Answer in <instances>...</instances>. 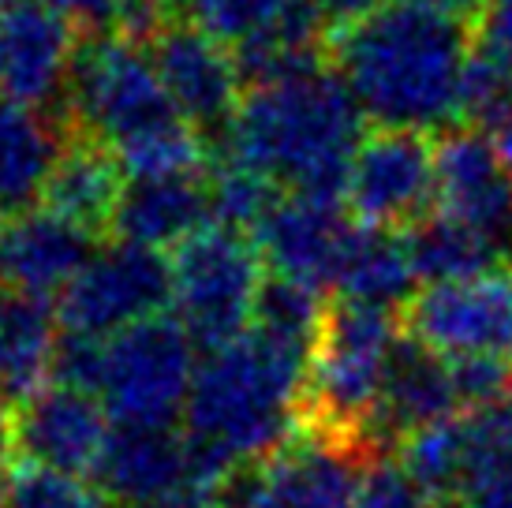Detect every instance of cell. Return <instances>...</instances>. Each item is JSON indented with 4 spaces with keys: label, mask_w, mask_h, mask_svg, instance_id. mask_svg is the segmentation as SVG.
Returning <instances> with one entry per match:
<instances>
[{
    "label": "cell",
    "mask_w": 512,
    "mask_h": 508,
    "mask_svg": "<svg viewBox=\"0 0 512 508\" xmlns=\"http://www.w3.org/2000/svg\"><path fill=\"white\" fill-rule=\"evenodd\" d=\"M195 340L176 318H146L105 340L98 400L113 423L176 426L199 374Z\"/></svg>",
    "instance_id": "obj_7"
},
{
    "label": "cell",
    "mask_w": 512,
    "mask_h": 508,
    "mask_svg": "<svg viewBox=\"0 0 512 508\" xmlns=\"http://www.w3.org/2000/svg\"><path fill=\"white\" fill-rule=\"evenodd\" d=\"M445 508H456V505H445Z\"/></svg>",
    "instance_id": "obj_41"
},
{
    "label": "cell",
    "mask_w": 512,
    "mask_h": 508,
    "mask_svg": "<svg viewBox=\"0 0 512 508\" xmlns=\"http://www.w3.org/2000/svg\"><path fill=\"white\" fill-rule=\"evenodd\" d=\"M60 311L45 296L0 284V408L19 411L53 378Z\"/></svg>",
    "instance_id": "obj_21"
},
{
    "label": "cell",
    "mask_w": 512,
    "mask_h": 508,
    "mask_svg": "<svg viewBox=\"0 0 512 508\" xmlns=\"http://www.w3.org/2000/svg\"><path fill=\"white\" fill-rule=\"evenodd\" d=\"M75 30L86 34H116V27L124 23L131 0H49Z\"/></svg>",
    "instance_id": "obj_33"
},
{
    "label": "cell",
    "mask_w": 512,
    "mask_h": 508,
    "mask_svg": "<svg viewBox=\"0 0 512 508\" xmlns=\"http://www.w3.org/2000/svg\"><path fill=\"white\" fill-rule=\"evenodd\" d=\"M471 45L468 23L393 0L359 23L329 30L326 60L378 127L438 131L460 120Z\"/></svg>",
    "instance_id": "obj_2"
},
{
    "label": "cell",
    "mask_w": 512,
    "mask_h": 508,
    "mask_svg": "<svg viewBox=\"0 0 512 508\" xmlns=\"http://www.w3.org/2000/svg\"><path fill=\"white\" fill-rule=\"evenodd\" d=\"M400 337L404 333L397 325V314L385 307H370L344 296L326 303L322 329L311 352V370H307L299 430L352 445L370 456L363 445V426L382 396L385 370Z\"/></svg>",
    "instance_id": "obj_5"
},
{
    "label": "cell",
    "mask_w": 512,
    "mask_h": 508,
    "mask_svg": "<svg viewBox=\"0 0 512 508\" xmlns=\"http://www.w3.org/2000/svg\"><path fill=\"white\" fill-rule=\"evenodd\" d=\"M68 135V120L0 94V213H27L42 202Z\"/></svg>",
    "instance_id": "obj_23"
},
{
    "label": "cell",
    "mask_w": 512,
    "mask_h": 508,
    "mask_svg": "<svg viewBox=\"0 0 512 508\" xmlns=\"http://www.w3.org/2000/svg\"><path fill=\"white\" fill-rule=\"evenodd\" d=\"M348 508H434L430 494L404 471L400 460L367 456L352 486Z\"/></svg>",
    "instance_id": "obj_31"
},
{
    "label": "cell",
    "mask_w": 512,
    "mask_h": 508,
    "mask_svg": "<svg viewBox=\"0 0 512 508\" xmlns=\"http://www.w3.org/2000/svg\"><path fill=\"white\" fill-rule=\"evenodd\" d=\"M415 281L419 277H415L412 254H408V240H400L389 228L356 225L333 292L344 299L370 303V307L397 311V307H408L415 299Z\"/></svg>",
    "instance_id": "obj_24"
},
{
    "label": "cell",
    "mask_w": 512,
    "mask_h": 508,
    "mask_svg": "<svg viewBox=\"0 0 512 508\" xmlns=\"http://www.w3.org/2000/svg\"><path fill=\"white\" fill-rule=\"evenodd\" d=\"M187 19L228 49L258 38L262 30L277 27L307 0H184Z\"/></svg>",
    "instance_id": "obj_29"
},
{
    "label": "cell",
    "mask_w": 512,
    "mask_h": 508,
    "mask_svg": "<svg viewBox=\"0 0 512 508\" xmlns=\"http://www.w3.org/2000/svg\"><path fill=\"white\" fill-rule=\"evenodd\" d=\"M479 131H486V135L494 139V146H498L501 157L509 161V169H512V86H509V94H505V101H501V109L490 116V124L479 127Z\"/></svg>",
    "instance_id": "obj_38"
},
{
    "label": "cell",
    "mask_w": 512,
    "mask_h": 508,
    "mask_svg": "<svg viewBox=\"0 0 512 508\" xmlns=\"http://www.w3.org/2000/svg\"><path fill=\"white\" fill-rule=\"evenodd\" d=\"M400 464L434 505H456L468 479V419H438L400 441Z\"/></svg>",
    "instance_id": "obj_27"
},
{
    "label": "cell",
    "mask_w": 512,
    "mask_h": 508,
    "mask_svg": "<svg viewBox=\"0 0 512 508\" xmlns=\"http://www.w3.org/2000/svg\"><path fill=\"white\" fill-rule=\"evenodd\" d=\"M341 206L344 202H322L307 195L277 198L270 217L251 236L273 277L303 284L311 292L337 288L344 251L356 232Z\"/></svg>",
    "instance_id": "obj_14"
},
{
    "label": "cell",
    "mask_w": 512,
    "mask_h": 508,
    "mask_svg": "<svg viewBox=\"0 0 512 508\" xmlns=\"http://www.w3.org/2000/svg\"><path fill=\"white\" fill-rule=\"evenodd\" d=\"M460 408L464 404L456 393L453 359L404 333L385 370L382 396L363 426V445L370 456H385L389 449H400V441L408 434L438 419H453L460 415Z\"/></svg>",
    "instance_id": "obj_16"
},
{
    "label": "cell",
    "mask_w": 512,
    "mask_h": 508,
    "mask_svg": "<svg viewBox=\"0 0 512 508\" xmlns=\"http://www.w3.org/2000/svg\"><path fill=\"white\" fill-rule=\"evenodd\" d=\"M120 508H221V505H217V490H214V486L187 482L180 494L165 497V501H146V505H120Z\"/></svg>",
    "instance_id": "obj_36"
},
{
    "label": "cell",
    "mask_w": 512,
    "mask_h": 508,
    "mask_svg": "<svg viewBox=\"0 0 512 508\" xmlns=\"http://www.w3.org/2000/svg\"><path fill=\"white\" fill-rule=\"evenodd\" d=\"M72 131L105 142L131 176L206 169V135L172 105L154 60L124 34H86L64 90Z\"/></svg>",
    "instance_id": "obj_4"
},
{
    "label": "cell",
    "mask_w": 512,
    "mask_h": 508,
    "mask_svg": "<svg viewBox=\"0 0 512 508\" xmlns=\"http://www.w3.org/2000/svg\"><path fill=\"white\" fill-rule=\"evenodd\" d=\"M438 210L512 254V169L479 127H449L434 146Z\"/></svg>",
    "instance_id": "obj_15"
},
{
    "label": "cell",
    "mask_w": 512,
    "mask_h": 508,
    "mask_svg": "<svg viewBox=\"0 0 512 508\" xmlns=\"http://www.w3.org/2000/svg\"><path fill=\"white\" fill-rule=\"evenodd\" d=\"M468 479L460 508H512V389L468 415Z\"/></svg>",
    "instance_id": "obj_26"
},
{
    "label": "cell",
    "mask_w": 512,
    "mask_h": 508,
    "mask_svg": "<svg viewBox=\"0 0 512 508\" xmlns=\"http://www.w3.org/2000/svg\"><path fill=\"white\" fill-rule=\"evenodd\" d=\"M404 318L408 333L445 359L498 355L512 363V277L501 269L475 281L427 284Z\"/></svg>",
    "instance_id": "obj_12"
},
{
    "label": "cell",
    "mask_w": 512,
    "mask_h": 508,
    "mask_svg": "<svg viewBox=\"0 0 512 508\" xmlns=\"http://www.w3.org/2000/svg\"><path fill=\"white\" fill-rule=\"evenodd\" d=\"M109 430L113 419L98 396L57 381L15 411L19 460L68 475H94Z\"/></svg>",
    "instance_id": "obj_17"
},
{
    "label": "cell",
    "mask_w": 512,
    "mask_h": 508,
    "mask_svg": "<svg viewBox=\"0 0 512 508\" xmlns=\"http://www.w3.org/2000/svg\"><path fill=\"white\" fill-rule=\"evenodd\" d=\"M101 367H105V340L86 337V333H72V329L60 333L57 359H53V381L57 385L98 396Z\"/></svg>",
    "instance_id": "obj_32"
},
{
    "label": "cell",
    "mask_w": 512,
    "mask_h": 508,
    "mask_svg": "<svg viewBox=\"0 0 512 508\" xmlns=\"http://www.w3.org/2000/svg\"><path fill=\"white\" fill-rule=\"evenodd\" d=\"M214 225L210 169L169 172V176H131L116 210L113 236L139 247H180L202 228Z\"/></svg>",
    "instance_id": "obj_20"
},
{
    "label": "cell",
    "mask_w": 512,
    "mask_h": 508,
    "mask_svg": "<svg viewBox=\"0 0 512 508\" xmlns=\"http://www.w3.org/2000/svg\"><path fill=\"white\" fill-rule=\"evenodd\" d=\"M363 452L299 430L270 460L236 467L221 490V508H348Z\"/></svg>",
    "instance_id": "obj_10"
},
{
    "label": "cell",
    "mask_w": 512,
    "mask_h": 508,
    "mask_svg": "<svg viewBox=\"0 0 512 508\" xmlns=\"http://www.w3.org/2000/svg\"><path fill=\"white\" fill-rule=\"evenodd\" d=\"M311 352L247 329L199 363L184 411L191 482L214 486L243 464L270 460L303 426Z\"/></svg>",
    "instance_id": "obj_1"
},
{
    "label": "cell",
    "mask_w": 512,
    "mask_h": 508,
    "mask_svg": "<svg viewBox=\"0 0 512 508\" xmlns=\"http://www.w3.org/2000/svg\"><path fill=\"white\" fill-rule=\"evenodd\" d=\"M165 4H172V0H165Z\"/></svg>",
    "instance_id": "obj_42"
},
{
    "label": "cell",
    "mask_w": 512,
    "mask_h": 508,
    "mask_svg": "<svg viewBox=\"0 0 512 508\" xmlns=\"http://www.w3.org/2000/svg\"><path fill=\"white\" fill-rule=\"evenodd\" d=\"M285 195L281 187H273L266 176L232 165V161H217L210 169V198H214V225L236 228L255 236L258 225L270 217L277 198Z\"/></svg>",
    "instance_id": "obj_28"
},
{
    "label": "cell",
    "mask_w": 512,
    "mask_h": 508,
    "mask_svg": "<svg viewBox=\"0 0 512 508\" xmlns=\"http://www.w3.org/2000/svg\"><path fill=\"white\" fill-rule=\"evenodd\" d=\"M98 251V236L72 225L68 217L34 206L15 213L0 243V284L30 296H64Z\"/></svg>",
    "instance_id": "obj_19"
},
{
    "label": "cell",
    "mask_w": 512,
    "mask_h": 508,
    "mask_svg": "<svg viewBox=\"0 0 512 508\" xmlns=\"http://www.w3.org/2000/svg\"><path fill=\"white\" fill-rule=\"evenodd\" d=\"M314 4H318L322 19H326V27L337 30V27H348V23L367 19V15H374L378 8L393 4V0H314Z\"/></svg>",
    "instance_id": "obj_35"
},
{
    "label": "cell",
    "mask_w": 512,
    "mask_h": 508,
    "mask_svg": "<svg viewBox=\"0 0 512 508\" xmlns=\"http://www.w3.org/2000/svg\"><path fill=\"white\" fill-rule=\"evenodd\" d=\"M79 42L49 0H0V94L38 109L64 101Z\"/></svg>",
    "instance_id": "obj_13"
},
{
    "label": "cell",
    "mask_w": 512,
    "mask_h": 508,
    "mask_svg": "<svg viewBox=\"0 0 512 508\" xmlns=\"http://www.w3.org/2000/svg\"><path fill=\"white\" fill-rule=\"evenodd\" d=\"M479 38L512 57V0H486V12L479 19Z\"/></svg>",
    "instance_id": "obj_34"
},
{
    "label": "cell",
    "mask_w": 512,
    "mask_h": 508,
    "mask_svg": "<svg viewBox=\"0 0 512 508\" xmlns=\"http://www.w3.org/2000/svg\"><path fill=\"white\" fill-rule=\"evenodd\" d=\"M262 288L266 262L247 232L210 225L172 254V311L206 352L251 329Z\"/></svg>",
    "instance_id": "obj_6"
},
{
    "label": "cell",
    "mask_w": 512,
    "mask_h": 508,
    "mask_svg": "<svg viewBox=\"0 0 512 508\" xmlns=\"http://www.w3.org/2000/svg\"><path fill=\"white\" fill-rule=\"evenodd\" d=\"M408 254H412L415 277L427 284H453L475 281L486 273H498V262L509 258V251L483 236L479 228L456 221L449 213L423 217L419 225L408 228Z\"/></svg>",
    "instance_id": "obj_25"
},
{
    "label": "cell",
    "mask_w": 512,
    "mask_h": 508,
    "mask_svg": "<svg viewBox=\"0 0 512 508\" xmlns=\"http://www.w3.org/2000/svg\"><path fill=\"white\" fill-rule=\"evenodd\" d=\"M4 228H8V225H4V221H0V243H4Z\"/></svg>",
    "instance_id": "obj_40"
},
{
    "label": "cell",
    "mask_w": 512,
    "mask_h": 508,
    "mask_svg": "<svg viewBox=\"0 0 512 508\" xmlns=\"http://www.w3.org/2000/svg\"><path fill=\"white\" fill-rule=\"evenodd\" d=\"M4 508H105L98 486H86L83 475L53 471L19 460L8 475Z\"/></svg>",
    "instance_id": "obj_30"
},
{
    "label": "cell",
    "mask_w": 512,
    "mask_h": 508,
    "mask_svg": "<svg viewBox=\"0 0 512 508\" xmlns=\"http://www.w3.org/2000/svg\"><path fill=\"white\" fill-rule=\"evenodd\" d=\"M146 53L187 124L206 142L221 139L243 101V71L228 45L191 19H172L146 42Z\"/></svg>",
    "instance_id": "obj_11"
},
{
    "label": "cell",
    "mask_w": 512,
    "mask_h": 508,
    "mask_svg": "<svg viewBox=\"0 0 512 508\" xmlns=\"http://www.w3.org/2000/svg\"><path fill=\"white\" fill-rule=\"evenodd\" d=\"M363 120L333 64H318L251 86L214 146L221 161L266 176L285 195L344 202Z\"/></svg>",
    "instance_id": "obj_3"
},
{
    "label": "cell",
    "mask_w": 512,
    "mask_h": 508,
    "mask_svg": "<svg viewBox=\"0 0 512 508\" xmlns=\"http://www.w3.org/2000/svg\"><path fill=\"white\" fill-rule=\"evenodd\" d=\"M172 307V262L154 247L113 240L98 247L64 296L60 325L86 337L113 340L131 325Z\"/></svg>",
    "instance_id": "obj_8"
},
{
    "label": "cell",
    "mask_w": 512,
    "mask_h": 508,
    "mask_svg": "<svg viewBox=\"0 0 512 508\" xmlns=\"http://www.w3.org/2000/svg\"><path fill=\"white\" fill-rule=\"evenodd\" d=\"M4 490H8V482H4V475H0V508H4Z\"/></svg>",
    "instance_id": "obj_39"
},
{
    "label": "cell",
    "mask_w": 512,
    "mask_h": 508,
    "mask_svg": "<svg viewBox=\"0 0 512 508\" xmlns=\"http://www.w3.org/2000/svg\"><path fill=\"white\" fill-rule=\"evenodd\" d=\"M430 202H438V165L427 131L404 127H378L363 135L344 206L363 228H412L427 217Z\"/></svg>",
    "instance_id": "obj_9"
},
{
    "label": "cell",
    "mask_w": 512,
    "mask_h": 508,
    "mask_svg": "<svg viewBox=\"0 0 512 508\" xmlns=\"http://www.w3.org/2000/svg\"><path fill=\"white\" fill-rule=\"evenodd\" d=\"M90 479L101 494L116 497L120 505H146L180 494L191 482L184 430L113 423Z\"/></svg>",
    "instance_id": "obj_18"
},
{
    "label": "cell",
    "mask_w": 512,
    "mask_h": 508,
    "mask_svg": "<svg viewBox=\"0 0 512 508\" xmlns=\"http://www.w3.org/2000/svg\"><path fill=\"white\" fill-rule=\"evenodd\" d=\"M124 172V161L105 142L72 131L45 184L42 206L101 240L116 225V210L128 187Z\"/></svg>",
    "instance_id": "obj_22"
},
{
    "label": "cell",
    "mask_w": 512,
    "mask_h": 508,
    "mask_svg": "<svg viewBox=\"0 0 512 508\" xmlns=\"http://www.w3.org/2000/svg\"><path fill=\"white\" fill-rule=\"evenodd\" d=\"M412 4H419V8H430V12L438 15H449V19H456V23H479L486 12V0H412Z\"/></svg>",
    "instance_id": "obj_37"
}]
</instances>
